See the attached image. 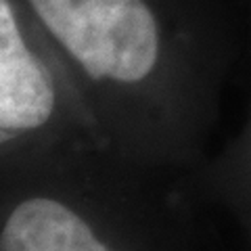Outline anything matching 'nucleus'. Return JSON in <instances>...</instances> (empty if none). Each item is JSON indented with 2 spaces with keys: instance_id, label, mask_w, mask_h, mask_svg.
Listing matches in <instances>:
<instances>
[{
  "instance_id": "1",
  "label": "nucleus",
  "mask_w": 251,
  "mask_h": 251,
  "mask_svg": "<svg viewBox=\"0 0 251 251\" xmlns=\"http://www.w3.org/2000/svg\"><path fill=\"white\" fill-rule=\"evenodd\" d=\"M92 80L134 86L161 59L159 17L147 0H29Z\"/></svg>"
},
{
  "instance_id": "2",
  "label": "nucleus",
  "mask_w": 251,
  "mask_h": 251,
  "mask_svg": "<svg viewBox=\"0 0 251 251\" xmlns=\"http://www.w3.org/2000/svg\"><path fill=\"white\" fill-rule=\"evenodd\" d=\"M54 109V84L21 38L9 0H0V130L40 128Z\"/></svg>"
},
{
  "instance_id": "3",
  "label": "nucleus",
  "mask_w": 251,
  "mask_h": 251,
  "mask_svg": "<svg viewBox=\"0 0 251 251\" xmlns=\"http://www.w3.org/2000/svg\"><path fill=\"white\" fill-rule=\"evenodd\" d=\"M0 251H109L84 220L59 201L36 197L13 209Z\"/></svg>"
},
{
  "instance_id": "4",
  "label": "nucleus",
  "mask_w": 251,
  "mask_h": 251,
  "mask_svg": "<svg viewBox=\"0 0 251 251\" xmlns=\"http://www.w3.org/2000/svg\"><path fill=\"white\" fill-rule=\"evenodd\" d=\"M15 134H13V132H6V130H0V145H2V143H9V140L13 138Z\"/></svg>"
}]
</instances>
